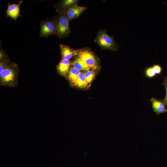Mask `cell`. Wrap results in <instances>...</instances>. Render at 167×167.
Listing matches in <instances>:
<instances>
[{
  "label": "cell",
  "mask_w": 167,
  "mask_h": 167,
  "mask_svg": "<svg viewBox=\"0 0 167 167\" xmlns=\"http://www.w3.org/2000/svg\"><path fill=\"white\" fill-rule=\"evenodd\" d=\"M19 74L18 64L11 62L8 66L0 73L1 85L14 87L17 85Z\"/></svg>",
  "instance_id": "1"
},
{
  "label": "cell",
  "mask_w": 167,
  "mask_h": 167,
  "mask_svg": "<svg viewBox=\"0 0 167 167\" xmlns=\"http://www.w3.org/2000/svg\"><path fill=\"white\" fill-rule=\"evenodd\" d=\"M66 11L59 12L53 20L55 28L54 35L60 38L68 37L71 32Z\"/></svg>",
  "instance_id": "2"
},
{
  "label": "cell",
  "mask_w": 167,
  "mask_h": 167,
  "mask_svg": "<svg viewBox=\"0 0 167 167\" xmlns=\"http://www.w3.org/2000/svg\"><path fill=\"white\" fill-rule=\"evenodd\" d=\"M102 49L117 51L119 46L113 36H109L104 30L99 31L95 40Z\"/></svg>",
  "instance_id": "3"
},
{
  "label": "cell",
  "mask_w": 167,
  "mask_h": 167,
  "mask_svg": "<svg viewBox=\"0 0 167 167\" xmlns=\"http://www.w3.org/2000/svg\"><path fill=\"white\" fill-rule=\"evenodd\" d=\"M77 57L79 58L90 69L98 71V61L93 53L87 49L77 50Z\"/></svg>",
  "instance_id": "4"
},
{
  "label": "cell",
  "mask_w": 167,
  "mask_h": 167,
  "mask_svg": "<svg viewBox=\"0 0 167 167\" xmlns=\"http://www.w3.org/2000/svg\"><path fill=\"white\" fill-rule=\"evenodd\" d=\"M40 37H47L55 34V28L54 21L47 19L40 22Z\"/></svg>",
  "instance_id": "5"
},
{
  "label": "cell",
  "mask_w": 167,
  "mask_h": 167,
  "mask_svg": "<svg viewBox=\"0 0 167 167\" xmlns=\"http://www.w3.org/2000/svg\"><path fill=\"white\" fill-rule=\"evenodd\" d=\"M86 9V7L80 6L77 4L68 8L66 11V14L69 22L78 18Z\"/></svg>",
  "instance_id": "6"
},
{
  "label": "cell",
  "mask_w": 167,
  "mask_h": 167,
  "mask_svg": "<svg viewBox=\"0 0 167 167\" xmlns=\"http://www.w3.org/2000/svg\"><path fill=\"white\" fill-rule=\"evenodd\" d=\"M60 54L62 59L70 60L74 56H76L77 50H75L66 45L60 44Z\"/></svg>",
  "instance_id": "7"
},
{
  "label": "cell",
  "mask_w": 167,
  "mask_h": 167,
  "mask_svg": "<svg viewBox=\"0 0 167 167\" xmlns=\"http://www.w3.org/2000/svg\"><path fill=\"white\" fill-rule=\"evenodd\" d=\"M71 63L70 60L62 59L56 66L58 73L66 79L67 74L71 66Z\"/></svg>",
  "instance_id": "8"
},
{
  "label": "cell",
  "mask_w": 167,
  "mask_h": 167,
  "mask_svg": "<svg viewBox=\"0 0 167 167\" xmlns=\"http://www.w3.org/2000/svg\"><path fill=\"white\" fill-rule=\"evenodd\" d=\"M22 2L20 1L18 4H11L8 3L6 11L7 16L10 17L14 20L16 21L17 18L21 16L19 14L20 5Z\"/></svg>",
  "instance_id": "9"
},
{
  "label": "cell",
  "mask_w": 167,
  "mask_h": 167,
  "mask_svg": "<svg viewBox=\"0 0 167 167\" xmlns=\"http://www.w3.org/2000/svg\"><path fill=\"white\" fill-rule=\"evenodd\" d=\"M153 111L157 115L167 112L166 106L161 101L152 97L150 99Z\"/></svg>",
  "instance_id": "10"
},
{
  "label": "cell",
  "mask_w": 167,
  "mask_h": 167,
  "mask_svg": "<svg viewBox=\"0 0 167 167\" xmlns=\"http://www.w3.org/2000/svg\"><path fill=\"white\" fill-rule=\"evenodd\" d=\"M84 72H81L73 86L82 89L88 88L90 85L87 82L84 75Z\"/></svg>",
  "instance_id": "11"
},
{
  "label": "cell",
  "mask_w": 167,
  "mask_h": 167,
  "mask_svg": "<svg viewBox=\"0 0 167 167\" xmlns=\"http://www.w3.org/2000/svg\"><path fill=\"white\" fill-rule=\"evenodd\" d=\"M80 72V71L71 66L67 74L66 79L71 86H74Z\"/></svg>",
  "instance_id": "12"
},
{
  "label": "cell",
  "mask_w": 167,
  "mask_h": 167,
  "mask_svg": "<svg viewBox=\"0 0 167 167\" xmlns=\"http://www.w3.org/2000/svg\"><path fill=\"white\" fill-rule=\"evenodd\" d=\"M78 0H63L60 1L58 5V9L59 12L66 11L72 6L77 4Z\"/></svg>",
  "instance_id": "13"
},
{
  "label": "cell",
  "mask_w": 167,
  "mask_h": 167,
  "mask_svg": "<svg viewBox=\"0 0 167 167\" xmlns=\"http://www.w3.org/2000/svg\"><path fill=\"white\" fill-rule=\"evenodd\" d=\"M71 66L81 72L85 71L90 70L84 62L77 57L71 62Z\"/></svg>",
  "instance_id": "14"
},
{
  "label": "cell",
  "mask_w": 167,
  "mask_h": 167,
  "mask_svg": "<svg viewBox=\"0 0 167 167\" xmlns=\"http://www.w3.org/2000/svg\"><path fill=\"white\" fill-rule=\"evenodd\" d=\"M96 71L93 69H90L84 72L85 78L90 85L95 78Z\"/></svg>",
  "instance_id": "15"
},
{
  "label": "cell",
  "mask_w": 167,
  "mask_h": 167,
  "mask_svg": "<svg viewBox=\"0 0 167 167\" xmlns=\"http://www.w3.org/2000/svg\"><path fill=\"white\" fill-rule=\"evenodd\" d=\"M145 76L149 78H152L157 75L156 71L152 66L146 68L144 71Z\"/></svg>",
  "instance_id": "16"
},
{
  "label": "cell",
  "mask_w": 167,
  "mask_h": 167,
  "mask_svg": "<svg viewBox=\"0 0 167 167\" xmlns=\"http://www.w3.org/2000/svg\"><path fill=\"white\" fill-rule=\"evenodd\" d=\"M11 62L8 58L0 60V73L8 66Z\"/></svg>",
  "instance_id": "17"
},
{
  "label": "cell",
  "mask_w": 167,
  "mask_h": 167,
  "mask_svg": "<svg viewBox=\"0 0 167 167\" xmlns=\"http://www.w3.org/2000/svg\"><path fill=\"white\" fill-rule=\"evenodd\" d=\"M162 84L164 85L165 89L166 95L165 98L161 101L167 107V76L164 78Z\"/></svg>",
  "instance_id": "18"
},
{
  "label": "cell",
  "mask_w": 167,
  "mask_h": 167,
  "mask_svg": "<svg viewBox=\"0 0 167 167\" xmlns=\"http://www.w3.org/2000/svg\"><path fill=\"white\" fill-rule=\"evenodd\" d=\"M8 58L6 56V55L3 52H2L1 50L0 51V60H1Z\"/></svg>",
  "instance_id": "19"
}]
</instances>
